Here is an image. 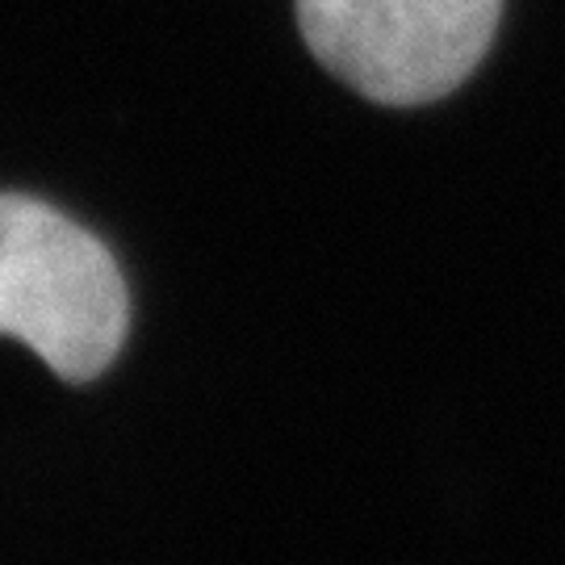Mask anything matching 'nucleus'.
<instances>
[{"label":"nucleus","mask_w":565,"mask_h":565,"mask_svg":"<svg viewBox=\"0 0 565 565\" xmlns=\"http://www.w3.org/2000/svg\"><path fill=\"white\" fill-rule=\"evenodd\" d=\"M126 327L130 298L109 247L55 205L0 193V335L84 385L114 364Z\"/></svg>","instance_id":"nucleus-1"},{"label":"nucleus","mask_w":565,"mask_h":565,"mask_svg":"<svg viewBox=\"0 0 565 565\" xmlns=\"http://www.w3.org/2000/svg\"><path fill=\"white\" fill-rule=\"evenodd\" d=\"M503 0H298L306 46L382 105H427L482 63Z\"/></svg>","instance_id":"nucleus-2"}]
</instances>
